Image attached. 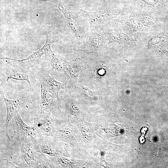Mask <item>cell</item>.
Returning a JSON list of instances; mask_svg holds the SVG:
<instances>
[{"label": "cell", "instance_id": "6", "mask_svg": "<svg viewBox=\"0 0 168 168\" xmlns=\"http://www.w3.org/2000/svg\"><path fill=\"white\" fill-rule=\"evenodd\" d=\"M51 45V44L45 43L43 46L38 50L33 52L27 58L22 60H17L7 58H1L17 61L23 68H29L34 66V64L38 63L40 61L43 55H46L52 51L50 48Z\"/></svg>", "mask_w": 168, "mask_h": 168}, {"label": "cell", "instance_id": "13", "mask_svg": "<svg viewBox=\"0 0 168 168\" xmlns=\"http://www.w3.org/2000/svg\"><path fill=\"white\" fill-rule=\"evenodd\" d=\"M87 44L83 51L93 53L95 54L101 53L103 41L101 36L98 34H91L87 37Z\"/></svg>", "mask_w": 168, "mask_h": 168}, {"label": "cell", "instance_id": "16", "mask_svg": "<svg viewBox=\"0 0 168 168\" xmlns=\"http://www.w3.org/2000/svg\"><path fill=\"white\" fill-rule=\"evenodd\" d=\"M47 37L46 43L51 45L54 42L61 43L62 42L61 35L54 30L47 31L44 34Z\"/></svg>", "mask_w": 168, "mask_h": 168}, {"label": "cell", "instance_id": "7", "mask_svg": "<svg viewBox=\"0 0 168 168\" xmlns=\"http://www.w3.org/2000/svg\"><path fill=\"white\" fill-rule=\"evenodd\" d=\"M40 81L41 83L44 84L47 89L57 100L58 105L60 104V100L58 96L59 91L64 88L65 83H61L56 81L51 77L47 72L45 71L40 72Z\"/></svg>", "mask_w": 168, "mask_h": 168}, {"label": "cell", "instance_id": "21", "mask_svg": "<svg viewBox=\"0 0 168 168\" xmlns=\"http://www.w3.org/2000/svg\"><path fill=\"white\" fill-rule=\"evenodd\" d=\"M144 0L146 2H147V3H151L152 4H154V3H155L154 0ZM154 1L155 2H157L156 0H154Z\"/></svg>", "mask_w": 168, "mask_h": 168}, {"label": "cell", "instance_id": "17", "mask_svg": "<svg viewBox=\"0 0 168 168\" xmlns=\"http://www.w3.org/2000/svg\"><path fill=\"white\" fill-rule=\"evenodd\" d=\"M111 128L109 129L111 132L109 133L111 136H117L127 134L128 133V129L126 127L121 125L113 124L111 125Z\"/></svg>", "mask_w": 168, "mask_h": 168}, {"label": "cell", "instance_id": "2", "mask_svg": "<svg viewBox=\"0 0 168 168\" xmlns=\"http://www.w3.org/2000/svg\"><path fill=\"white\" fill-rule=\"evenodd\" d=\"M14 118L16 129L13 137L19 144L28 142L32 143L33 146L36 142L38 137L33 127L28 126L23 121L19 112L15 114Z\"/></svg>", "mask_w": 168, "mask_h": 168}, {"label": "cell", "instance_id": "19", "mask_svg": "<svg viewBox=\"0 0 168 168\" xmlns=\"http://www.w3.org/2000/svg\"><path fill=\"white\" fill-rule=\"evenodd\" d=\"M106 68L104 66H100L96 68L93 72V76L96 78H100L105 73Z\"/></svg>", "mask_w": 168, "mask_h": 168}, {"label": "cell", "instance_id": "11", "mask_svg": "<svg viewBox=\"0 0 168 168\" xmlns=\"http://www.w3.org/2000/svg\"><path fill=\"white\" fill-rule=\"evenodd\" d=\"M51 136L56 140L64 142L73 146L76 144L77 141L70 124L60 130H54Z\"/></svg>", "mask_w": 168, "mask_h": 168}, {"label": "cell", "instance_id": "8", "mask_svg": "<svg viewBox=\"0 0 168 168\" xmlns=\"http://www.w3.org/2000/svg\"><path fill=\"white\" fill-rule=\"evenodd\" d=\"M11 79L27 81L31 89V84L28 76L13 67L8 66L1 69L0 80L1 84L8 82Z\"/></svg>", "mask_w": 168, "mask_h": 168}, {"label": "cell", "instance_id": "9", "mask_svg": "<svg viewBox=\"0 0 168 168\" xmlns=\"http://www.w3.org/2000/svg\"><path fill=\"white\" fill-rule=\"evenodd\" d=\"M66 67L64 73L67 76L77 81L79 73L86 69L88 65L86 62L80 58L68 62H66Z\"/></svg>", "mask_w": 168, "mask_h": 168}, {"label": "cell", "instance_id": "10", "mask_svg": "<svg viewBox=\"0 0 168 168\" xmlns=\"http://www.w3.org/2000/svg\"><path fill=\"white\" fill-rule=\"evenodd\" d=\"M48 157L52 168L76 167L80 166L82 163L79 160L68 156L48 155Z\"/></svg>", "mask_w": 168, "mask_h": 168}, {"label": "cell", "instance_id": "20", "mask_svg": "<svg viewBox=\"0 0 168 168\" xmlns=\"http://www.w3.org/2000/svg\"><path fill=\"white\" fill-rule=\"evenodd\" d=\"M82 91L85 94L86 99L91 100L92 97H93L92 92L86 88L83 87Z\"/></svg>", "mask_w": 168, "mask_h": 168}, {"label": "cell", "instance_id": "3", "mask_svg": "<svg viewBox=\"0 0 168 168\" xmlns=\"http://www.w3.org/2000/svg\"><path fill=\"white\" fill-rule=\"evenodd\" d=\"M32 126L37 136H51L54 129V119L51 112L40 110L34 119Z\"/></svg>", "mask_w": 168, "mask_h": 168}, {"label": "cell", "instance_id": "4", "mask_svg": "<svg viewBox=\"0 0 168 168\" xmlns=\"http://www.w3.org/2000/svg\"><path fill=\"white\" fill-rule=\"evenodd\" d=\"M0 94L5 102L7 111L5 123L1 128L0 131L10 140L8 131L9 123L15 114L19 112L20 109L25 105L26 96L24 95L17 99L12 100L5 97L2 91H1Z\"/></svg>", "mask_w": 168, "mask_h": 168}, {"label": "cell", "instance_id": "18", "mask_svg": "<svg viewBox=\"0 0 168 168\" xmlns=\"http://www.w3.org/2000/svg\"><path fill=\"white\" fill-rule=\"evenodd\" d=\"M80 125V129L83 138L88 142L91 140L92 135V129L90 128L88 124L82 121Z\"/></svg>", "mask_w": 168, "mask_h": 168}, {"label": "cell", "instance_id": "15", "mask_svg": "<svg viewBox=\"0 0 168 168\" xmlns=\"http://www.w3.org/2000/svg\"><path fill=\"white\" fill-rule=\"evenodd\" d=\"M59 8L64 15L71 29L75 33L78 34L79 31L78 27L71 14L67 10L65 7H64L63 6H59Z\"/></svg>", "mask_w": 168, "mask_h": 168}, {"label": "cell", "instance_id": "1", "mask_svg": "<svg viewBox=\"0 0 168 168\" xmlns=\"http://www.w3.org/2000/svg\"><path fill=\"white\" fill-rule=\"evenodd\" d=\"M60 141L50 136H38L33 147L37 152L50 156H61L69 157L64 145Z\"/></svg>", "mask_w": 168, "mask_h": 168}, {"label": "cell", "instance_id": "12", "mask_svg": "<svg viewBox=\"0 0 168 168\" xmlns=\"http://www.w3.org/2000/svg\"><path fill=\"white\" fill-rule=\"evenodd\" d=\"M55 98L45 85L41 83L40 110L51 112Z\"/></svg>", "mask_w": 168, "mask_h": 168}, {"label": "cell", "instance_id": "5", "mask_svg": "<svg viewBox=\"0 0 168 168\" xmlns=\"http://www.w3.org/2000/svg\"><path fill=\"white\" fill-rule=\"evenodd\" d=\"M19 145L21 151L15 163L16 166L19 167H31V163L35 160L37 153L33 144L30 142H24Z\"/></svg>", "mask_w": 168, "mask_h": 168}, {"label": "cell", "instance_id": "14", "mask_svg": "<svg viewBox=\"0 0 168 168\" xmlns=\"http://www.w3.org/2000/svg\"><path fill=\"white\" fill-rule=\"evenodd\" d=\"M52 69L56 72H64L66 61L54 54L52 51L46 55Z\"/></svg>", "mask_w": 168, "mask_h": 168}]
</instances>
